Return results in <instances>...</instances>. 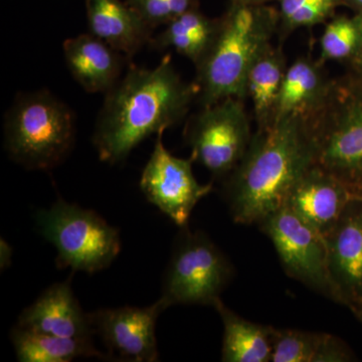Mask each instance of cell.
Masks as SVG:
<instances>
[{"instance_id":"29","label":"cell","mask_w":362,"mask_h":362,"mask_svg":"<svg viewBox=\"0 0 362 362\" xmlns=\"http://www.w3.org/2000/svg\"><path fill=\"white\" fill-rule=\"evenodd\" d=\"M349 68L354 69V70L361 71V73H362V52L361 56L358 57V59H357L351 66H349Z\"/></svg>"},{"instance_id":"17","label":"cell","mask_w":362,"mask_h":362,"mask_svg":"<svg viewBox=\"0 0 362 362\" xmlns=\"http://www.w3.org/2000/svg\"><path fill=\"white\" fill-rule=\"evenodd\" d=\"M324 65L319 59L303 56L288 66L279 97L275 123L289 116L311 121L323 108L332 82Z\"/></svg>"},{"instance_id":"22","label":"cell","mask_w":362,"mask_h":362,"mask_svg":"<svg viewBox=\"0 0 362 362\" xmlns=\"http://www.w3.org/2000/svg\"><path fill=\"white\" fill-rule=\"evenodd\" d=\"M361 52L362 14L334 16L325 23L320 39V62H337L350 66Z\"/></svg>"},{"instance_id":"19","label":"cell","mask_w":362,"mask_h":362,"mask_svg":"<svg viewBox=\"0 0 362 362\" xmlns=\"http://www.w3.org/2000/svg\"><path fill=\"white\" fill-rule=\"evenodd\" d=\"M214 307L220 314L223 325L221 361H271L277 329L246 320L228 309L221 299Z\"/></svg>"},{"instance_id":"2","label":"cell","mask_w":362,"mask_h":362,"mask_svg":"<svg viewBox=\"0 0 362 362\" xmlns=\"http://www.w3.org/2000/svg\"><path fill=\"white\" fill-rule=\"evenodd\" d=\"M316 162V143L306 119L285 117L270 129L256 131L226 183L233 221L259 223L285 206L292 188Z\"/></svg>"},{"instance_id":"14","label":"cell","mask_w":362,"mask_h":362,"mask_svg":"<svg viewBox=\"0 0 362 362\" xmlns=\"http://www.w3.org/2000/svg\"><path fill=\"white\" fill-rule=\"evenodd\" d=\"M23 329L71 338H92L95 331L71 289V281L47 288L18 318Z\"/></svg>"},{"instance_id":"15","label":"cell","mask_w":362,"mask_h":362,"mask_svg":"<svg viewBox=\"0 0 362 362\" xmlns=\"http://www.w3.org/2000/svg\"><path fill=\"white\" fill-rule=\"evenodd\" d=\"M90 33L128 61L149 45L153 30L127 2L121 0H86Z\"/></svg>"},{"instance_id":"3","label":"cell","mask_w":362,"mask_h":362,"mask_svg":"<svg viewBox=\"0 0 362 362\" xmlns=\"http://www.w3.org/2000/svg\"><path fill=\"white\" fill-rule=\"evenodd\" d=\"M276 7L230 4L206 56L195 66L197 100L202 107L226 98L245 99L250 69L277 35Z\"/></svg>"},{"instance_id":"31","label":"cell","mask_w":362,"mask_h":362,"mask_svg":"<svg viewBox=\"0 0 362 362\" xmlns=\"http://www.w3.org/2000/svg\"><path fill=\"white\" fill-rule=\"evenodd\" d=\"M361 201H362V199H361Z\"/></svg>"},{"instance_id":"25","label":"cell","mask_w":362,"mask_h":362,"mask_svg":"<svg viewBox=\"0 0 362 362\" xmlns=\"http://www.w3.org/2000/svg\"><path fill=\"white\" fill-rule=\"evenodd\" d=\"M128 6L152 28L168 25L190 9L199 7V0H126Z\"/></svg>"},{"instance_id":"24","label":"cell","mask_w":362,"mask_h":362,"mask_svg":"<svg viewBox=\"0 0 362 362\" xmlns=\"http://www.w3.org/2000/svg\"><path fill=\"white\" fill-rule=\"evenodd\" d=\"M329 334L300 330H277L272 362H317Z\"/></svg>"},{"instance_id":"20","label":"cell","mask_w":362,"mask_h":362,"mask_svg":"<svg viewBox=\"0 0 362 362\" xmlns=\"http://www.w3.org/2000/svg\"><path fill=\"white\" fill-rule=\"evenodd\" d=\"M218 28L220 18H209L195 7L166 25L149 47L156 51L173 49L197 66L213 45Z\"/></svg>"},{"instance_id":"28","label":"cell","mask_w":362,"mask_h":362,"mask_svg":"<svg viewBox=\"0 0 362 362\" xmlns=\"http://www.w3.org/2000/svg\"><path fill=\"white\" fill-rule=\"evenodd\" d=\"M344 6L349 7L356 13L362 14V0H343Z\"/></svg>"},{"instance_id":"21","label":"cell","mask_w":362,"mask_h":362,"mask_svg":"<svg viewBox=\"0 0 362 362\" xmlns=\"http://www.w3.org/2000/svg\"><path fill=\"white\" fill-rule=\"evenodd\" d=\"M11 341L21 362H70L80 357L111 359L95 347L92 338L54 337L16 326Z\"/></svg>"},{"instance_id":"11","label":"cell","mask_w":362,"mask_h":362,"mask_svg":"<svg viewBox=\"0 0 362 362\" xmlns=\"http://www.w3.org/2000/svg\"><path fill=\"white\" fill-rule=\"evenodd\" d=\"M165 310L160 302L149 307H119L89 313L95 333L110 352L111 358L121 361H158L156 321Z\"/></svg>"},{"instance_id":"1","label":"cell","mask_w":362,"mask_h":362,"mask_svg":"<svg viewBox=\"0 0 362 362\" xmlns=\"http://www.w3.org/2000/svg\"><path fill=\"white\" fill-rule=\"evenodd\" d=\"M105 96L93 143L100 160L116 164L143 140L180 123L197 100L194 83L181 78L170 54L152 69L130 63Z\"/></svg>"},{"instance_id":"12","label":"cell","mask_w":362,"mask_h":362,"mask_svg":"<svg viewBox=\"0 0 362 362\" xmlns=\"http://www.w3.org/2000/svg\"><path fill=\"white\" fill-rule=\"evenodd\" d=\"M352 199L345 185L316 163L297 181L285 206L326 238Z\"/></svg>"},{"instance_id":"8","label":"cell","mask_w":362,"mask_h":362,"mask_svg":"<svg viewBox=\"0 0 362 362\" xmlns=\"http://www.w3.org/2000/svg\"><path fill=\"white\" fill-rule=\"evenodd\" d=\"M245 101L226 98L188 119L185 137L192 157L214 178L230 175L249 148L252 135Z\"/></svg>"},{"instance_id":"4","label":"cell","mask_w":362,"mask_h":362,"mask_svg":"<svg viewBox=\"0 0 362 362\" xmlns=\"http://www.w3.org/2000/svg\"><path fill=\"white\" fill-rule=\"evenodd\" d=\"M75 135V114L47 90L20 93L4 118L7 153L33 170H47L65 160Z\"/></svg>"},{"instance_id":"7","label":"cell","mask_w":362,"mask_h":362,"mask_svg":"<svg viewBox=\"0 0 362 362\" xmlns=\"http://www.w3.org/2000/svg\"><path fill=\"white\" fill-rule=\"evenodd\" d=\"M230 273L225 255L206 235L183 233L169 262L159 302L165 310L176 304L214 307Z\"/></svg>"},{"instance_id":"18","label":"cell","mask_w":362,"mask_h":362,"mask_svg":"<svg viewBox=\"0 0 362 362\" xmlns=\"http://www.w3.org/2000/svg\"><path fill=\"white\" fill-rule=\"evenodd\" d=\"M287 69L282 47L271 44L247 73L245 99L251 101L257 131L270 129L275 124L279 97Z\"/></svg>"},{"instance_id":"9","label":"cell","mask_w":362,"mask_h":362,"mask_svg":"<svg viewBox=\"0 0 362 362\" xmlns=\"http://www.w3.org/2000/svg\"><path fill=\"white\" fill-rule=\"evenodd\" d=\"M259 225L273 243L288 275L341 303L331 277L325 238L287 206L274 211Z\"/></svg>"},{"instance_id":"10","label":"cell","mask_w":362,"mask_h":362,"mask_svg":"<svg viewBox=\"0 0 362 362\" xmlns=\"http://www.w3.org/2000/svg\"><path fill=\"white\" fill-rule=\"evenodd\" d=\"M163 133L157 134L153 151L143 169L140 188L147 201L183 228L195 206L211 192L213 185L197 182L192 171L194 159L173 156L162 141Z\"/></svg>"},{"instance_id":"16","label":"cell","mask_w":362,"mask_h":362,"mask_svg":"<svg viewBox=\"0 0 362 362\" xmlns=\"http://www.w3.org/2000/svg\"><path fill=\"white\" fill-rule=\"evenodd\" d=\"M64 56L76 82L88 93L109 92L122 77V54L92 33H82L65 40Z\"/></svg>"},{"instance_id":"23","label":"cell","mask_w":362,"mask_h":362,"mask_svg":"<svg viewBox=\"0 0 362 362\" xmlns=\"http://www.w3.org/2000/svg\"><path fill=\"white\" fill-rule=\"evenodd\" d=\"M277 37L281 44L299 28L326 23L335 16L343 0H278Z\"/></svg>"},{"instance_id":"13","label":"cell","mask_w":362,"mask_h":362,"mask_svg":"<svg viewBox=\"0 0 362 362\" xmlns=\"http://www.w3.org/2000/svg\"><path fill=\"white\" fill-rule=\"evenodd\" d=\"M331 277L341 303L362 308V201L349 202L342 218L325 238Z\"/></svg>"},{"instance_id":"27","label":"cell","mask_w":362,"mask_h":362,"mask_svg":"<svg viewBox=\"0 0 362 362\" xmlns=\"http://www.w3.org/2000/svg\"><path fill=\"white\" fill-rule=\"evenodd\" d=\"M271 1L278 0H230V4H246V6H264Z\"/></svg>"},{"instance_id":"26","label":"cell","mask_w":362,"mask_h":362,"mask_svg":"<svg viewBox=\"0 0 362 362\" xmlns=\"http://www.w3.org/2000/svg\"><path fill=\"white\" fill-rule=\"evenodd\" d=\"M1 258H0V262H1V269L4 270L7 267L11 266V259H13V247H11V245L1 239Z\"/></svg>"},{"instance_id":"30","label":"cell","mask_w":362,"mask_h":362,"mask_svg":"<svg viewBox=\"0 0 362 362\" xmlns=\"http://www.w3.org/2000/svg\"><path fill=\"white\" fill-rule=\"evenodd\" d=\"M350 310L354 312V315L362 323V308H352Z\"/></svg>"},{"instance_id":"6","label":"cell","mask_w":362,"mask_h":362,"mask_svg":"<svg viewBox=\"0 0 362 362\" xmlns=\"http://www.w3.org/2000/svg\"><path fill=\"white\" fill-rule=\"evenodd\" d=\"M45 239L57 250V266L94 274L108 268L121 250L118 230L95 211L59 199L37 214Z\"/></svg>"},{"instance_id":"5","label":"cell","mask_w":362,"mask_h":362,"mask_svg":"<svg viewBox=\"0 0 362 362\" xmlns=\"http://www.w3.org/2000/svg\"><path fill=\"white\" fill-rule=\"evenodd\" d=\"M317 162L362 199V73L332 78L323 108L309 121Z\"/></svg>"}]
</instances>
